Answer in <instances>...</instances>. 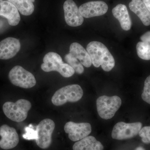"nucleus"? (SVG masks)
<instances>
[{"instance_id": "26", "label": "nucleus", "mask_w": 150, "mask_h": 150, "mask_svg": "<svg viewBox=\"0 0 150 150\" xmlns=\"http://www.w3.org/2000/svg\"><path fill=\"white\" fill-rule=\"evenodd\" d=\"M135 150H145V149L142 147H139L137 148Z\"/></svg>"}, {"instance_id": "15", "label": "nucleus", "mask_w": 150, "mask_h": 150, "mask_svg": "<svg viewBox=\"0 0 150 150\" xmlns=\"http://www.w3.org/2000/svg\"><path fill=\"white\" fill-rule=\"evenodd\" d=\"M129 7L140 19L144 25H150V12L142 0H132L129 3Z\"/></svg>"}, {"instance_id": "5", "label": "nucleus", "mask_w": 150, "mask_h": 150, "mask_svg": "<svg viewBox=\"0 0 150 150\" xmlns=\"http://www.w3.org/2000/svg\"><path fill=\"white\" fill-rule=\"evenodd\" d=\"M121 98L117 96H100L96 100L98 115L100 118L105 120L111 119L121 107Z\"/></svg>"}, {"instance_id": "1", "label": "nucleus", "mask_w": 150, "mask_h": 150, "mask_svg": "<svg viewBox=\"0 0 150 150\" xmlns=\"http://www.w3.org/2000/svg\"><path fill=\"white\" fill-rule=\"evenodd\" d=\"M86 51L95 67L98 68L101 66L103 69L106 72L110 71L114 68V58L103 43L98 41H92L88 44Z\"/></svg>"}, {"instance_id": "4", "label": "nucleus", "mask_w": 150, "mask_h": 150, "mask_svg": "<svg viewBox=\"0 0 150 150\" xmlns=\"http://www.w3.org/2000/svg\"><path fill=\"white\" fill-rule=\"evenodd\" d=\"M83 92L77 84L66 86L58 90L52 97L51 101L56 106H61L66 103L76 102L82 98Z\"/></svg>"}, {"instance_id": "16", "label": "nucleus", "mask_w": 150, "mask_h": 150, "mask_svg": "<svg viewBox=\"0 0 150 150\" xmlns=\"http://www.w3.org/2000/svg\"><path fill=\"white\" fill-rule=\"evenodd\" d=\"M112 13L115 18L118 20L121 28L124 30H129L131 27V21L127 7L125 5L119 4L112 10Z\"/></svg>"}, {"instance_id": "14", "label": "nucleus", "mask_w": 150, "mask_h": 150, "mask_svg": "<svg viewBox=\"0 0 150 150\" xmlns=\"http://www.w3.org/2000/svg\"><path fill=\"white\" fill-rule=\"evenodd\" d=\"M0 16L6 18L9 24L12 26L17 25L21 20L18 11L8 1L0 0Z\"/></svg>"}, {"instance_id": "10", "label": "nucleus", "mask_w": 150, "mask_h": 150, "mask_svg": "<svg viewBox=\"0 0 150 150\" xmlns=\"http://www.w3.org/2000/svg\"><path fill=\"white\" fill-rule=\"evenodd\" d=\"M64 10L65 21L68 25L71 27H77L83 23V17L73 0H67L65 2Z\"/></svg>"}, {"instance_id": "25", "label": "nucleus", "mask_w": 150, "mask_h": 150, "mask_svg": "<svg viewBox=\"0 0 150 150\" xmlns=\"http://www.w3.org/2000/svg\"><path fill=\"white\" fill-rule=\"evenodd\" d=\"M150 12V0H142Z\"/></svg>"}, {"instance_id": "3", "label": "nucleus", "mask_w": 150, "mask_h": 150, "mask_svg": "<svg viewBox=\"0 0 150 150\" xmlns=\"http://www.w3.org/2000/svg\"><path fill=\"white\" fill-rule=\"evenodd\" d=\"M31 108L30 102L27 100H18L15 103L6 102L3 106L5 115L9 119L16 122L24 121Z\"/></svg>"}, {"instance_id": "8", "label": "nucleus", "mask_w": 150, "mask_h": 150, "mask_svg": "<svg viewBox=\"0 0 150 150\" xmlns=\"http://www.w3.org/2000/svg\"><path fill=\"white\" fill-rule=\"evenodd\" d=\"M142 126V123L139 122L130 123L118 122L113 127L112 138L119 140L131 139L139 134Z\"/></svg>"}, {"instance_id": "11", "label": "nucleus", "mask_w": 150, "mask_h": 150, "mask_svg": "<svg viewBox=\"0 0 150 150\" xmlns=\"http://www.w3.org/2000/svg\"><path fill=\"white\" fill-rule=\"evenodd\" d=\"M0 148L8 150L16 147L19 142L18 134L13 127L4 124L0 127Z\"/></svg>"}, {"instance_id": "22", "label": "nucleus", "mask_w": 150, "mask_h": 150, "mask_svg": "<svg viewBox=\"0 0 150 150\" xmlns=\"http://www.w3.org/2000/svg\"><path fill=\"white\" fill-rule=\"evenodd\" d=\"M34 128L33 125L30 124L29 126L25 128V133L23 135V139L27 140H35L37 139V131L34 129Z\"/></svg>"}, {"instance_id": "2", "label": "nucleus", "mask_w": 150, "mask_h": 150, "mask_svg": "<svg viewBox=\"0 0 150 150\" xmlns=\"http://www.w3.org/2000/svg\"><path fill=\"white\" fill-rule=\"evenodd\" d=\"M43 62L41 68L46 72L56 71L65 78L72 76L75 72L74 70L67 63H64L61 56L55 52L46 54L43 58Z\"/></svg>"}, {"instance_id": "12", "label": "nucleus", "mask_w": 150, "mask_h": 150, "mask_svg": "<svg viewBox=\"0 0 150 150\" xmlns=\"http://www.w3.org/2000/svg\"><path fill=\"white\" fill-rule=\"evenodd\" d=\"M108 10L107 4L103 1L86 3L81 5L79 8L81 14L85 18L103 15L106 13Z\"/></svg>"}, {"instance_id": "9", "label": "nucleus", "mask_w": 150, "mask_h": 150, "mask_svg": "<svg viewBox=\"0 0 150 150\" xmlns=\"http://www.w3.org/2000/svg\"><path fill=\"white\" fill-rule=\"evenodd\" d=\"M64 131L69 138L73 142H77L87 137L91 132V126L88 123H76L67 122L64 126Z\"/></svg>"}, {"instance_id": "18", "label": "nucleus", "mask_w": 150, "mask_h": 150, "mask_svg": "<svg viewBox=\"0 0 150 150\" xmlns=\"http://www.w3.org/2000/svg\"><path fill=\"white\" fill-rule=\"evenodd\" d=\"M73 150H103V146L93 136H87L75 143Z\"/></svg>"}, {"instance_id": "6", "label": "nucleus", "mask_w": 150, "mask_h": 150, "mask_svg": "<svg viewBox=\"0 0 150 150\" xmlns=\"http://www.w3.org/2000/svg\"><path fill=\"white\" fill-rule=\"evenodd\" d=\"M8 78L13 84L22 88H31L36 83L34 76L21 66L14 67L9 73Z\"/></svg>"}, {"instance_id": "19", "label": "nucleus", "mask_w": 150, "mask_h": 150, "mask_svg": "<svg viewBox=\"0 0 150 150\" xmlns=\"http://www.w3.org/2000/svg\"><path fill=\"white\" fill-rule=\"evenodd\" d=\"M140 39L136 47L137 55L143 60H150V30L143 34Z\"/></svg>"}, {"instance_id": "13", "label": "nucleus", "mask_w": 150, "mask_h": 150, "mask_svg": "<svg viewBox=\"0 0 150 150\" xmlns=\"http://www.w3.org/2000/svg\"><path fill=\"white\" fill-rule=\"evenodd\" d=\"M21 49L19 40L8 37L0 42V59L7 60L16 56Z\"/></svg>"}, {"instance_id": "7", "label": "nucleus", "mask_w": 150, "mask_h": 150, "mask_svg": "<svg viewBox=\"0 0 150 150\" xmlns=\"http://www.w3.org/2000/svg\"><path fill=\"white\" fill-rule=\"evenodd\" d=\"M55 128V123L49 118L43 119L36 127L37 133L36 144L41 149H47L52 143V136Z\"/></svg>"}, {"instance_id": "20", "label": "nucleus", "mask_w": 150, "mask_h": 150, "mask_svg": "<svg viewBox=\"0 0 150 150\" xmlns=\"http://www.w3.org/2000/svg\"><path fill=\"white\" fill-rule=\"evenodd\" d=\"M12 4L18 11L24 16H29L34 10L35 0H7Z\"/></svg>"}, {"instance_id": "21", "label": "nucleus", "mask_w": 150, "mask_h": 150, "mask_svg": "<svg viewBox=\"0 0 150 150\" xmlns=\"http://www.w3.org/2000/svg\"><path fill=\"white\" fill-rule=\"evenodd\" d=\"M65 60L67 64L70 65L77 74H81L84 72V69L82 64L70 53L65 56Z\"/></svg>"}, {"instance_id": "17", "label": "nucleus", "mask_w": 150, "mask_h": 150, "mask_svg": "<svg viewBox=\"0 0 150 150\" xmlns=\"http://www.w3.org/2000/svg\"><path fill=\"white\" fill-rule=\"evenodd\" d=\"M69 53L80 61L81 64L87 68L91 67L92 62L86 50L81 44L73 43L70 46Z\"/></svg>"}, {"instance_id": "23", "label": "nucleus", "mask_w": 150, "mask_h": 150, "mask_svg": "<svg viewBox=\"0 0 150 150\" xmlns=\"http://www.w3.org/2000/svg\"><path fill=\"white\" fill-rule=\"evenodd\" d=\"M142 97L144 101L150 104V75L145 81Z\"/></svg>"}, {"instance_id": "24", "label": "nucleus", "mask_w": 150, "mask_h": 150, "mask_svg": "<svg viewBox=\"0 0 150 150\" xmlns=\"http://www.w3.org/2000/svg\"><path fill=\"white\" fill-rule=\"evenodd\" d=\"M139 134L144 143L150 144V126H145L142 128Z\"/></svg>"}]
</instances>
